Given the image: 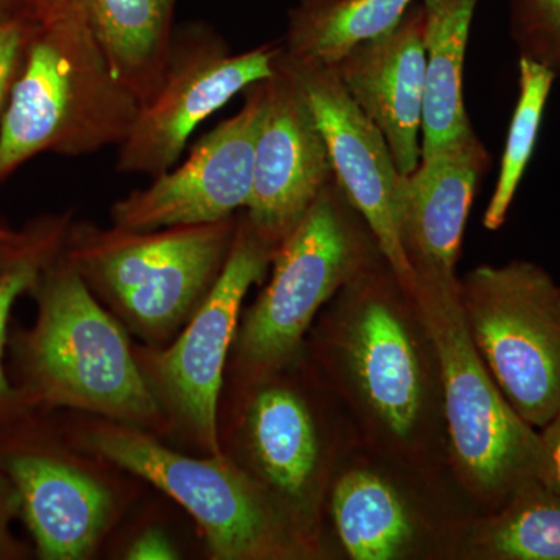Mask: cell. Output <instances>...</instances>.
Here are the masks:
<instances>
[{
  "instance_id": "6da1fadb",
  "label": "cell",
  "mask_w": 560,
  "mask_h": 560,
  "mask_svg": "<svg viewBox=\"0 0 560 560\" xmlns=\"http://www.w3.org/2000/svg\"><path fill=\"white\" fill-rule=\"evenodd\" d=\"M139 106L114 75L84 0H62L36 14L0 120V180L38 154L119 147Z\"/></svg>"
},
{
  "instance_id": "7a4b0ae2",
  "label": "cell",
  "mask_w": 560,
  "mask_h": 560,
  "mask_svg": "<svg viewBox=\"0 0 560 560\" xmlns=\"http://www.w3.org/2000/svg\"><path fill=\"white\" fill-rule=\"evenodd\" d=\"M38 313L18 337L21 393L28 407L98 412L135 427L156 425L161 401L139 370L119 324L61 253L33 287Z\"/></svg>"
},
{
  "instance_id": "3957f363",
  "label": "cell",
  "mask_w": 560,
  "mask_h": 560,
  "mask_svg": "<svg viewBox=\"0 0 560 560\" xmlns=\"http://www.w3.org/2000/svg\"><path fill=\"white\" fill-rule=\"evenodd\" d=\"M411 296L440 360L456 458L481 492L510 501L541 482L540 431L511 407L482 361L460 304L459 280L416 276Z\"/></svg>"
},
{
  "instance_id": "277c9868",
  "label": "cell",
  "mask_w": 560,
  "mask_h": 560,
  "mask_svg": "<svg viewBox=\"0 0 560 560\" xmlns=\"http://www.w3.org/2000/svg\"><path fill=\"white\" fill-rule=\"evenodd\" d=\"M237 221L154 231L69 228L62 256L149 337L194 315L230 254Z\"/></svg>"
},
{
  "instance_id": "5b68a950",
  "label": "cell",
  "mask_w": 560,
  "mask_h": 560,
  "mask_svg": "<svg viewBox=\"0 0 560 560\" xmlns=\"http://www.w3.org/2000/svg\"><path fill=\"white\" fill-rule=\"evenodd\" d=\"M475 346L511 407L534 429L560 411V285L540 265H481L459 282Z\"/></svg>"
},
{
  "instance_id": "8992f818",
  "label": "cell",
  "mask_w": 560,
  "mask_h": 560,
  "mask_svg": "<svg viewBox=\"0 0 560 560\" xmlns=\"http://www.w3.org/2000/svg\"><path fill=\"white\" fill-rule=\"evenodd\" d=\"M352 210L331 179L279 243L270 283L242 329L241 352L248 364L275 366L290 357L320 305L363 275L366 248Z\"/></svg>"
},
{
  "instance_id": "52a82bcc",
  "label": "cell",
  "mask_w": 560,
  "mask_h": 560,
  "mask_svg": "<svg viewBox=\"0 0 560 560\" xmlns=\"http://www.w3.org/2000/svg\"><path fill=\"white\" fill-rule=\"evenodd\" d=\"M282 44L232 54L215 33L187 28L173 38L161 86L139 106L120 143L117 171L151 178L175 167L190 136L235 95L276 73Z\"/></svg>"
},
{
  "instance_id": "ba28073f",
  "label": "cell",
  "mask_w": 560,
  "mask_h": 560,
  "mask_svg": "<svg viewBox=\"0 0 560 560\" xmlns=\"http://www.w3.org/2000/svg\"><path fill=\"white\" fill-rule=\"evenodd\" d=\"M90 444L103 458L178 501L200 526L213 558H260L278 545L259 492L223 456L189 458L120 422L98 425L90 434Z\"/></svg>"
},
{
  "instance_id": "9c48e42d",
  "label": "cell",
  "mask_w": 560,
  "mask_h": 560,
  "mask_svg": "<svg viewBox=\"0 0 560 560\" xmlns=\"http://www.w3.org/2000/svg\"><path fill=\"white\" fill-rule=\"evenodd\" d=\"M276 248L246 215L237 221L230 254L212 289L178 340L151 361L153 388L210 455H221L217 411L238 313L250 287L267 275Z\"/></svg>"
},
{
  "instance_id": "30bf717a",
  "label": "cell",
  "mask_w": 560,
  "mask_h": 560,
  "mask_svg": "<svg viewBox=\"0 0 560 560\" xmlns=\"http://www.w3.org/2000/svg\"><path fill=\"white\" fill-rule=\"evenodd\" d=\"M280 57L311 105L326 140L338 186L370 228L375 245L401 289L411 294L416 272L400 235L401 175L385 136L352 101L337 69L294 60L283 50Z\"/></svg>"
},
{
  "instance_id": "8fae6325",
  "label": "cell",
  "mask_w": 560,
  "mask_h": 560,
  "mask_svg": "<svg viewBox=\"0 0 560 560\" xmlns=\"http://www.w3.org/2000/svg\"><path fill=\"white\" fill-rule=\"evenodd\" d=\"M264 81L245 91L241 110L208 132L179 167L175 165L149 186L114 202L113 226L154 231L217 223L246 209L264 119Z\"/></svg>"
},
{
  "instance_id": "7c38bea8",
  "label": "cell",
  "mask_w": 560,
  "mask_h": 560,
  "mask_svg": "<svg viewBox=\"0 0 560 560\" xmlns=\"http://www.w3.org/2000/svg\"><path fill=\"white\" fill-rule=\"evenodd\" d=\"M264 84V119L246 219L278 246L335 175L311 105L280 54L275 75Z\"/></svg>"
},
{
  "instance_id": "4fadbf2b",
  "label": "cell",
  "mask_w": 560,
  "mask_h": 560,
  "mask_svg": "<svg viewBox=\"0 0 560 560\" xmlns=\"http://www.w3.org/2000/svg\"><path fill=\"white\" fill-rule=\"evenodd\" d=\"M0 470L43 560L86 558L108 525L113 499L60 453L22 434H0Z\"/></svg>"
},
{
  "instance_id": "5bb4252c",
  "label": "cell",
  "mask_w": 560,
  "mask_h": 560,
  "mask_svg": "<svg viewBox=\"0 0 560 560\" xmlns=\"http://www.w3.org/2000/svg\"><path fill=\"white\" fill-rule=\"evenodd\" d=\"M342 86L385 136L400 175L420 162L425 98L423 16L415 3L393 32L353 47L337 66Z\"/></svg>"
},
{
  "instance_id": "9a60e30c",
  "label": "cell",
  "mask_w": 560,
  "mask_h": 560,
  "mask_svg": "<svg viewBox=\"0 0 560 560\" xmlns=\"http://www.w3.org/2000/svg\"><path fill=\"white\" fill-rule=\"evenodd\" d=\"M492 156L477 132L420 158L418 168L401 175L400 235L416 276L456 278L464 230L482 176Z\"/></svg>"
},
{
  "instance_id": "2e32d148",
  "label": "cell",
  "mask_w": 560,
  "mask_h": 560,
  "mask_svg": "<svg viewBox=\"0 0 560 560\" xmlns=\"http://www.w3.org/2000/svg\"><path fill=\"white\" fill-rule=\"evenodd\" d=\"M346 346L371 407L394 434L408 436L422 407V375L408 331L388 302H363Z\"/></svg>"
},
{
  "instance_id": "e0dca14e",
  "label": "cell",
  "mask_w": 560,
  "mask_h": 560,
  "mask_svg": "<svg viewBox=\"0 0 560 560\" xmlns=\"http://www.w3.org/2000/svg\"><path fill=\"white\" fill-rule=\"evenodd\" d=\"M480 0H420L425 49V98L420 158L475 135L464 98V62Z\"/></svg>"
},
{
  "instance_id": "ac0fdd59",
  "label": "cell",
  "mask_w": 560,
  "mask_h": 560,
  "mask_svg": "<svg viewBox=\"0 0 560 560\" xmlns=\"http://www.w3.org/2000/svg\"><path fill=\"white\" fill-rule=\"evenodd\" d=\"M176 0H84L92 31L117 80L149 102L171 61Z\"/></svg>"
},
{
  "instance_id": "d6986e66",
  "label": "cell",
  "mask_w": 560,
  "mask_h": 560,
  "mask_svg": "<svg viewBox=\"0 0 560 560\" xmlns=\"http://www.w3.org/2000/svg\"><path fill=\"white\" fill-rule=\"evenodd\" d=\"M416 0H300L290 10L282 50L335 68L353 47L388 35Z\"/></svg>"
},
{
  "instance_id": "ffe728a7",
  "label": "cell",
  "mask_w": 560,
  "mask_h": 560,
  "mask_svg": "<svg viewBox=\"0 0 560 560\" xmlns=\"http://www.w3.org/2000/svg\"><path fill=\"white\" fill-rule=\"evenodd\" d=\"M250 441L268 480L290 495H300L318 459L311 415L300 397L287 389L264 390L249 412Z\"/></svg>"
},
{
  "instance_id": "44dd1931",
  "label": "cell",
  "mask_w": 560,
  "mask_h": 560,
  "mask_svg": "<svg viewBox=\"0 0 560 560\" xmlns=\"http://www.w3.org/2000/svg\"><path fill=\"white\" fill-rule=\"evenodd\" d=\"M342 547L355 560H389L412 537L407 508L390 486L370 471H350L331 501Z\"/></svg>"
},
{
  "instance_id": "7402d4cb",
  "label": "cell",
  "mask_w": 560,
  "mask_h": 560,
  "mask_svg": "<svg viewBox=\"0 0 560 560\" xmlns=\"http://www.w3.org/2000/svg\"><path fill=\"white\" fill-rule=\"evenodd\" d=\"M556 80L558 77L547 66L518 57V98L501 156L499 179L482 217L486 230H500L508 219L536 149L541 119Z\"/></svg>"
},
{
  "instance_id": "603a6c76",
  "label": "cell",
  "mask_w": 560,
  "mask_h": 560,
  "mask_svg": "<svg viewBox=\"0 0 560 560\" xmlns=\"http://www.w3.org/2000/svg\"><path fill=\"white\" fill-rule=\"evenodd\" d=\"M486 550L500 559L560 560V497L533 482L518 490L490 523Z\"/></svg>"
},
{
  "instance_id": "cb8c5ba5",
  "label": "cell",
  "mask_w": 560,
  "mask_h": 560,
  "mask_svg": "<svg viewBox=\"0 0 560 560\" xmlns=\"http://www.w3.org/2000/svg\"><path fill=\"white\" fill-rule=\"evenodd\" d=\"M69 223L66 217L43 221V226L31 248L0 272V425L21 418L31 410L24 394L11 385L3 370V349L7 345V329L11 308L25 291H32L40 272L50 264L65 246Z\"/></svg>"
},
{
  "instance_id": "d4e9b609",
  "label": "cell",
  "mask_w": 560,
  "mask_h": 560,
  "mask_svg": "<svg viewBox=\"0 0 560 560\" xmlns=\"http://www.w3.org/2000/svg\"><path fill=\"white\" fill-rule=\"evenodd\" d=\"M510 33L518 57L547 66L560 79V0H511Z\"/></svg>"
},
{
  "instance_id": "484cf974",
  "label": "cell",
  "mask_w": 560,
  "mask_h": 560,
  "mask_svg": "<svg viewBox=\"0 0 560 560\" xmlns=\"http://www.w3.org/2000/svg\"><path fill=\"white\" fill-rule=\"evenodd\" d=\"M35 21L36 13L0 20V120L9 103L11 88L20 73Z\"/></svg>"
},
{
  "instance_id": "4316f807",
  "label": "cell",
  "mask_w": 560,
  "mask_h": 560,
  "mask_svg": "<svg viewBox=\"0 0 560 560\" xmlns=\"http://www.w3.org/2000/svg\"><path fill=\"white\" fill-rule=\"evenodd\" d=\"M20 512L16 490L0 470V559L20 558L22 551L10 536L9 523Z\"/></svg>"
},
{
  "instance_id": "83f0119b",
  "label": "cell",
  "mask_w": 560,
  "mask_h": 560,
  "mask_svg": "<svg viewBox=\"0 0 560 560\" xmlns=\"http://www.w3.org/2000/svg\"><path fill=\"white\" fill-rule=\"evenodd\" d=\"M544 447V474L541 485L560 497V411L540 431Z\"/></svg>"
},
{
  "instance_id": "f1b7e54d",
  "label": "cell",
  "mask_w": 560,
  "mask_h": 560,
  "mask_svg": "<svg viewBox=\"0 0 560 560\" xmlns=\"http://www.w3.org/2000/svg\"><path fill=\"white\" fill-rule=\"evenodd\" d=\"M171 539L161 529H147L132 541L127 559L131 560H172L178 559Z\"/></svg>"
},
{
  "instance_id": "f546056e",
  "label": "cell",
  "mask_w": 560,
  "mask_h": 560,
  "mask_svg": "<svg viewBox=\"0 0 560 560\" xmlns=\"http://www.w3.org/2000/svg\"><path fill=\"white\" fill-rule=\"evenodd\" d=\"M43 221L36 223L35 226L22 232H13L0 228V272L7 270L14 260L20 259L33 242L38 237Z\"/></svg>"
},
{
  "instance_id": "4dcf8cb0",
  "label": "cell",
  "mask_w": 560,
  "mask_h": 560,
  "mask_svg": "<svg viewBox=\"0 0 560 560\" xmlns=\"http://www.w3.org/2000/svg\"><path fill=\"white\" fill-rule=\"evenodd\" d=\"M24 13H36L28 0H0V20Z\"/></svg>"
},
{
  "instance_id": "1f68e13d",
  "label": "cell",
  "mask_w": 560,
  "mask_h": 560,
  "mask_svg": "<svg viewBox=\"0 0 560 560\" xmlns=\"http://www.w3.org/2000/svg\"><path fill=\"white\" fill-rule=\"evenodd\" d=\"M28 2H31L33 10L38 14L43 13V11L50 10L51 7L58 5L62 0H28Z\"/></svg>"
}]
</instances>
